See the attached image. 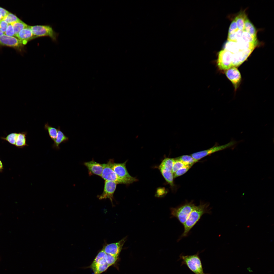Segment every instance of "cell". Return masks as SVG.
Wrapping results in <instances>:
<instances>
[{
    "label": "cell",
    "mask_w": 274,
    "mask_h": 274,
    "mask_svg": "<svg viewBox=\"0 0 274 274\" xmlns=\"http://www.w3.org/2000/svg\"><path fill=\"white\" fill-rule=\"evenodd\" d=\"M209 204L207 203H200L196 206L188 217L183 225L184 231L180 238L187 236L191 229L199 221L202 216L205 213H211L210 209L209 208Z\"/></svg>",
    "instance_id": "6da1fadb"
},
{
    "label": "cell",
    "mask_w": 274,
    "mask_h": 274,
    "mask_svg": "<svg viewBox=\"0 0 274 274\" xmlns=\"http://www.w3.org/2000/svg\"><path fill=\"white\" fill-rule=\"evenodd\" d=\"M196 205L193 203H186L175 208L170 209L171 217L176 218L183 225Z\"/></svg>",
    "instance_id": "7a4b0ae2"
},
{
    "label": "cell",
    "mask_w": 274,
    "mask_h": 274,
    "mask_svg": "<svg viewBox=\"0 0 274 274\" xmlns=\"http://www.w3.org/2000/svg\"><path fill=\"white\" fill-rule=\"evenodd\" d=\"M182 263L187 265L195 274H205L204 272L199 253L190 255H181Z\"/></svg>",
    "instance_id": "3957f363"
},
{
    "label": "cell",
    "mask_w": 274,
    "mask_h": 274,
    "mask_svg": "<svg viewBox=\"0 0 274 274\" xmlns=\"http://www.w3.org/2000/svg\"><path fill=\"white\" fill-rule=\"evenodd\" d=\"M127 162V161L122 163H115L113 160L112 163L113 170L124 184H130L137 180L136 179L131 176L128 173L126 167Z\"/></svg>",
    "instance_id": "277c9868"
},
{
    "label": "cell",
    "mask_w": 274,
    "mask_h": 274,
    "mask_svg": "<svg viewBox=\"0 0 274 274\" xmlns=\"http://www.w3.org/2000/svg\"><path fill=\"white\" fill-rule=\"evenodd\" d=\"M237 143V141L232 140L226 144L214 146L207 150L194 153L190 155L195 159L198 161L204 157L214 152L233 147Z\"/></svg>",
    "instance_id": "5b68a950"
},
{
    "label": "cell",
    "mask_w": 274,
    "mask_h": 274,
    "mask_svg": "<svg viewBox=\"0 0 274 274\" xmlns=\"http://www.w3.org/2000/svg\"><path fill=\"white\" fill-rule=\"evenodd\" d=\"M30 28L36 38L48 36L54 40H56L57 33L52 27L48 25H35L30 26Z\"/></svg>",
    "instance_id": "8992f818"
},
{
    "label": "cell",
    "mask_w": 274,
    "mask_h": 274,
    "mask_svg": "<svg viewBox=\"0 0 274 274\" xmlns=\"http://www.w3.org/2000/svg\"><path fill=\"white\" fill-rule=\"evenodd\" d=\"M113 160L110 159L107 163L102 164L103 169L101 177L105 181L114 182L117 184H124L117 176L112 166Z\"/></svg>",
    "instance_id": "52a82bcc"
},
{
    "label": "cell",
    "mask_w": 274,
    "mask_h": 274,
    "mask_svg": "<svg viewBox=\"0 0 274 274\" xmlns=\"http://www.w3.org/2000/svg\"><path fill=\"white\" fill-rule=\"evenodd\" d=\"M232 54L224 49L218 53L217 61V66L221 70H227L232 67Z\"/></svg>",
    "instance_id": "ba28073f"
},
{
    "label": "cell",
    "mask_w": 274,
    "mask_h": 274,
    "mask_svg": "<svg viewBox=\"0 0 274 274\" xmlns=\"http://www.w3.org/2000/svg\"><path fill=\"white\" fill-rule=\"evenodd\" d=\"M117 184L114 182L105 181L103 191L101 194L98 196L99 199L101 200L108 198L110 200L113 204L114 194Z\"/></svg>",
    "instance_id": "9c48e42d"
},
{
    "label": "cell",
    "mask_w": 274,
    "mask_h": 274,
    "mask_svg": "<svg viewBox=\"0 0 274 274\" xmlns=\"http://www.w3.org/2000/svg\"><path fill=\"white\" fill-rule=\"evenodd\" d=\"M127 238L126 236L117 242L107 244L102 250L107 254L118 256Z\"/></svg>",
    "instance_id": "30bf717a"
},
{
    "label": "cell",
    "mask_w": 274,
    "mask_h": 274,
    "mask_svg": "<svg viewBox=\"0 0 274 274\" xmlns=\"http://www.w3.org/2000/svg\"><path fill=\"white\" fill-rule=\"evenodd\" d=\"M254 49H245L232 54V67H238L241 65L247 58Z\"/></svg>",
    "instance_id": "8fae6325"
},
{
    "label": "cell",
    "mask_w": 274,
    "mask_h": 274,
    "mask_svg": "<svg viewBox=\"0 0 274 274\" xmlns=\"http://www.w3.org/2000/svg\"><path fill=\"white\" fill-rule=\"evenodd\" d=\"M225 74L236 89L241 80V75L239 70L236 67H232L226 70Z\"/></svg>",
    "instance_id": "7c38bea8"
},
{
    "label": "cell",
    "mask_w": 274,
    "mask_h": 274,
    "mask_svg": "<svg viewBox=\"0 0 274 274\" xmlns=\"http://www.w3.org/2000/svg\"><path fill=\"white\" fill-rule=\"evenodd\" d=\"M83 164L87 168L90 175H94L101 177L103 169L102 164L96 162L93 159L84 162Z\"/></svg>",
    "instance_id": "4fadbf2b"
},
{
    "label": "cell",
    "mask_w": 274,
    "mask_h": 274,
    "mask_svg": "<svg viewBox=\"0 0 274 274\" xmlns=\"http://www.w3.org/2000/svg\"><path fill=\"white\" fill-rule=\"evenodd\" d=\"M0 45L14 47H19L22 46L20 41L15 37L3 34L0 37Z\"/></svg>",
    "instance_id": "5bb4252c"
},
{
    "label": "cell",
    "mask_w": 274,
    "mask_h": 274,
    "mask_svg": "<svg viewBox=\"0 0 274 274\" xmlns=\"http://www.w3.org/2000/svg\"><path fill=\"white\" fill-rule=\"evenodd\" d=\"M21 41L22 45H26L28 42L36 38L33 35L30 26L21 30L15 36Z\"/></svg>",
    "instance_id": "9a60e30c"
},
{
    "label": "cell",
    "mask_w": 274,
    "mask_h": 274,
    "mask_svg": "<svg viewBox=\"0 0 274 274\" xmlns=\"http://www.w3.org/2000/svg\"><path fill=\"white\" fill-rule=\"evenodd\" d=\"M56 139L52 145V147L56 150L60 149V145L62 143H65L69 140L68 137L66 136L60 130V127L58 126Z\"/></svg>",
    "instance_id": "2e32d148"
},
{
    "label": "cell",
    "mask_w": 274,
    "mask_h": 274,
    "mask_svg": "<svg viewBox=\"0 0 274 274\" xmlns=\"http://www.w3.org/2000/svg\"><path fill=\"white\" fill-rule=\"evenodd\" d=\"M106 253L102 250L96 256L89 267L93 270L97 266L107 263L106 261Z\"/></svg>",
    "instance_id": "e0dca14e"
},
{
    "label": "cell",
    "mask_w": 274,
    "mask_h": 274,
    "mask_svg": "<svg viewBox=\"0 0 274 274\" xmlns=\"http://www.w3.org/2000/svg\"><path fill=\"white\" fill-rule=\"evenodd\" d=\"M27 132H23L18 133L15 146L19 148H22L28 145L26 143Z\"/></svg>",
    "instance_id": "ac0fdd59"
},
{
    "label": "cell",
    "mask_w": 274,
    "mask_h": 274,
    "mask_svg": "<svg viewBox=\"0 0 274 274\" xmlns=\"http://www.w3.org/2000/svg\"><path fill=\"white\" fill-rule=\"evenodd\" d=\"M159 168L166 181L171 186L174 185L173 174L172 171L168 170L159 165Z\"/></svg>",
    "instance_id": "d6986e66"
},
{
    "label": "cell",
    "mask_w": 274,
    "mask_h": 274,
    "mask_svg": "<svg viewBox=\"0 0 274 274\" xmlns=\"http://www.w3.org/2000/svg\"><path fill=\"white\" fill-rule=\"evenodd\" d=\"M247 18L244 12H241L234 19L236 22L238 29L243 31L245 20Z\"/></svg>",
    "instance_id": "ffe728a7"
},
{
    "label": "cell",
    "mask_w": 274,
    "mask_h": 274,
    "mask_svg": "<svg viewBox=\"0 0 274 274\" xmlns=\"http://www.w3.org/2000/svg\"><path fill=\"white\" fill-rule=\"evenodd\" d=\"M243 31L247 32L253 37L256 38V32L255 28L247 18L245 20Z\"/></svg>",
    "instance_id": "44dd1931"
},
{
    "label": "cell",
    "mask_w": 274,
    "mask_h": 274,
    "mask_svg": "<svg viewBox=\"0 0 274 274\" xmlns=\"http://www.w3.org/2000/svg\"><path fill=\"white\" fill-rule=\"evenodd\" d=\"M225 49L231 53L232 54L237 53L241 50L236 42L228 41L224 47Z\"/></svg>",
    "instance_id": "7402d4cb"
},
{
    "label": "cell",
    "mask_w": 274,
    "mask_h": 274,
    "mask_svg": "<svg viewBox=\"0 0 274 274\" xmlns=\"http://www.w3.org/2000/svg\"><path fill=\"white\" fill-rule=\"evenodd\" d=\"M44 128L47 131L50 138L54 142L56 139L58 129L49 125L48 123L45 125Z\"/></svg>",
    "instance_id": "603a6c76"
},
{
    "label": "cell",
    "mask_w": 274,
    "mask_h": 274,
    "mask_svg": "<svg viewBox=\"0 0 274 274\" xmlns=\"http://www.w3.org/2000/svg\"><path fill=\"white\" fill-rule=\"evenodd\" d=\"M10 24L13 27L15 36L21 30L28 26L20 20Z\"/></svg>",
    "instance_id": "cb8c5ba5"
},
{
    "label": "cell",
    "mask_w": 274,
    "mask_h": 274,
    "mask_svg": "<svg viewBox=\"0 0 274 274\" xmlns=\"http://www.w3.org/2000/svg\"><path fill=\"white\" fill-rule=\"evenodd\" d=\"M175 159L181 161L186 165L194 164L198 161L190 155H183Z\"/></svg>",
    "instance_id": "d4e9b609"
},
{
    "label": "cell",
    "mask_w": 274,
    "mask_h": 274,
    "mask_svg": "<svg viewBox=\"0 0 274 274\" xmlns=\"http://www.w3.org/2000/svg\"><path fill=\"white\" fill-rule=\"evenodd\" d=\"M239 41L248 43L258 42L256 38L253 37L247 32L244 31L241 39Z\"/></svg>",
    "instance_id": "484cf974"
},
{
    "label": "cell",
    "mask_w": 274,
    "mask_h": 274,
    "mask_svg": "<svg viewBox=\"0 0 274 274\" xmlns=\"http://www.w3.org/2000/svg\"><path fill=\"white\" fill-rule=\"evenodd\" d=\"M175 159L167 158L164 159L160 165L167 170L172 171Z\"/></svg>",
    "instance_id": "4316f807"
},
{
    "label": "cell",
    "mask_w": 274,
    "mask_h": 274,
    "mask_svg": "<svg viewBox=\"0 0 274 274\" xmlns=\"http://www.w3.org/2000/svg\"><path fill=\"white\" fill-rule=\"evenodd\" d=\"M243 31L238 29L237 31L231 34H228V41L237 42L241 39Z\"/></svg>",
    "instance_id": "83f0119b"
},
{
    "label": "cell",
    "mask_w": 274,
    "mask_h": 274,
    "mask_svg": "<svg viewBox=\"0 0 274 274\" xmlns=\"http://www.w3.org/2000/svg\"><path fill=\"white\" fill-rule=\"evenodd\" d=\"M18 133L13 132L8 134L5 137H1V139L6 141L10 144L15 145L18 135Z\"/></svg>",
    "instance_id": "f1b7e54d"
},
{
    "label": "cell",
    "mask_w": 274,
    "mask_h": 274,
    "mask_svg": "<svg viewBox=\"0 0 274 274\" xmlns=\"http://www.w3.org/2000/svg\"><path fill=\"white\" fill-rule=\"evenodd\" d=\"M193 164L187 165L181 168L173 174L174 178H175L185 173Z\"/></svg>",
    "instance_id": "f546056e"
},
{
    "label": "cell",
    "mask_w": 274,
    "mask_h": 274,
    "mask_svg": "<svg viewBox=\"0 0 274 274\" xmlns=\"http://www.w3.org/2000/svg\"><path fill=\"white\" fill-rule=\"evenodd\" d=\"M110 266L107 263L99 265L93 270L94 274H101L106 270Z\"/></svg>",
    "instance_id": "4dcf8cb0"
},
{
    "label": "cell",
    "mask_w": 274,
    "mask_h": 274,
    "mask_svg": "<svg viewBox=\"0 0 274 274\" xmlns=\"http://www.w3.org/2000/svg\"><path fill=\"white\" fill-rule=\"evenodd\" d=\"M3 19L8 24H11L20 20L16 16L10 12Z\"/></svg>",
    "instance_id": "1f68e13d"
},
{
    "label": "cell",
    "mask_w": 274,
    "mask_h": 274,
    "mask_svg": "<svg viewBox=\"0 0 274 274\" xmlns=\"http://www.w3.org/2000/svg\"><path fill=\"white\" fill-rule=\"evenodd\" d=\"M186 165H187L181 161L175 159L172 170V173L173 174L178 169Z\"/></svg>",
    "instance_id": "d6a6232c"
},
{
    "label": "cell",
    "mask_w": 274,
    "mask_h": 274,
    "mask_svg": "<svg viewBox=\"0 0 274 274\" xmlns=\"http://www.w3.org/2000/svg\"><path fill=\"white\" fill-rule=\"evenodd\" d=\"M118 256L106 254V263L110 266L114 264L118 259Z\"/></svg>",
    "instance_id": "836d02e7"
},
{
    "label": "cell",
    "mask_w": 274,
    "mask_h": 274,
    "mask_svg": "<svg viewBox=\"0 0 274 274\" xmlns=\"http://www.w3.org/2000/svg\"><path fill=\"white\" fill-rule=\"evenodd\" d=\"M238 29L236 22L235 19H234L232 21L230 26L228 34L235 32Z\"/></svg>",
    "instance_id": "e575fe53"
},
{
    "label": "cell",
    "mask_w": 274,
    "mask_h": 274,
    "mask_svg": "<svg viewBox=\"0 0 274 274\" xmlns=\"http://www.w3.org/2000/svg\"><path fill=\"white\" fill-rule=\"evenodd\" d=\"M4 33L5 35L8 36L12 37L15 36L13 27L11 24H9Z\"/></svg>",
    "instance_id": "d590c367"
},
{
    "label": "cell",
    "mask_w": 274,
    "mask_h": 274,
    "mask_svg": "<svg viewBox=\"0 0 274 274\" xmlns=\"http://www.w3.org/2000/svg\"><path fill=\"white\" fill-rule=\"evenodd\" d=\"M8 25L7 22L3 19L0 21V29L4 33L5 32Z\"/></svg>",
    "instance_id": "8d00e7d4"
},
{
    "label": "cell",
    "mask_w": 274,
    "mask_h": 274,
    "mask_svg": "<svg viewBox=\"0 0 274 274\" xmlns=\"http://www.w3.org/2000/svg\"><path fill=\"white\" fill-rule=\"evenodd\" d=\"M9 12L6 10L0 7V13L3 18L6 16Z\"/></svg>",
    "instance_id": "74e56055"
},
{
    "label": "cell",
    "mask_w": 274,
    "mask_h": 274,
    "mask_svg": "<svg viewBox=\"0 0 274 274\" xmlns=\"http://www.w3.org/2000/svg\"><path fill=\"white\" fill-rule=\"evenodd\" d=\"M3 169V166L2 162L0 159V172H2Z\"/></svg>",
    "instance_id": "f35d334b"
},
{
    "label": "cell",
    "mask_w": 274,
    "mask_h": 274,
    "mask_svg": "<svg viewBox=\"0 0 274 274\" xmlns=\"http://www.w3.org/2000/svg\"><path fill=\"white\" fill-rule=\"evenodd\" d=\"M3 34H4V33L0 29V37Z\"/></svg>",
    "instance_id": "ab89813d"
},
{
    "label": "cell",
    "mask_w": 274,
    "mask_h": 274,
    "mask_svg": "<svg viewBox=\"0 0 274 274\" xmlns=\"http://www.w3.org/2000/svg\"><path fill=\"white\" fill-rule=\"evenodd\" d=\"M3 18L2 15L0 13V21L3 19Z\"/></svg>",
    "instance_id": "60d3db41"
}]
</instances>
